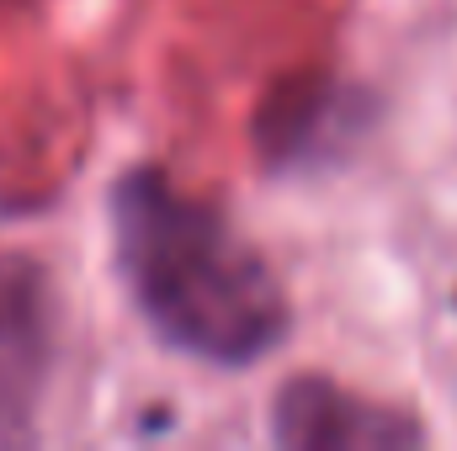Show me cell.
I'll use <instances>...</instances> for the list:
<instances>
[{
  "label": "cell",
  "mask_w": 457,
  "mask_h": 451,
  "mask_svg": "<svg viewBox=\"0 0 457 451\" xmlns=\"http://www.w3.org/2000/svg\"><path fill=\"white\" fill-rule=\"evenodd\" d=\"M54 361V298L32 260L0 255V420H21Z\"/></svg>",
  "instance_id": "3957f363"
},
{
  "label": "cell",
  "mask_w": 457,
  "mask_h": 451,
  "mask_svg": "<svg viewBox=\"0 0 457 451\" xmlns=\"http://www.w3.org/2000/svg\"><path fill=\"white\" fill-rule=\"evenodd\" d=\"M341 117V91L325 80H287L255 122V138L266 149V160H303L314 149V133Z\"/></svg>",
  "instance_id": "277c9868"
},
{
  "label": "cell",
  "mask_w": 457,
  "mask_h": 451,
  "mask_svg": "<svg viewBox=\"0 0 457 451\" xmlns=\"http://www.w3.org/2000/svg\"><path fill=\"white\" fill-rule=\"evenodd\" d=\"M271 436L287 451H404L426 430L383 404H367L330 377H287L271 398Z\"/></svg>",
  "instance_id": "7a4b0ae2"
},
{
  "label": "cell",
  "mask_w": 457,
  "mask_h": 451,
  "mask_svg": "<svg viewBox=\"0 0 457 451\" xmlns=\"http://www.w3.org/2000/svg\"><path fill=\"white\" fill-rule=\"evenodd\" d=\"M117 266L144 319L187 356L245 366L287 335V298L261 250L203 197L160 170H133L112 192Z\"/></svg>",
  "instance_id": "6da1fadb"
}]
</instances>
